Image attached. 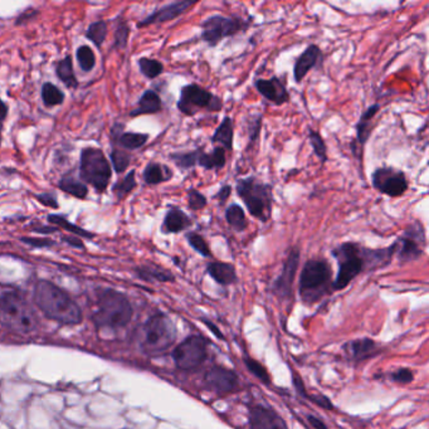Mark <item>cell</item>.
Segmentation results:
<instances>
[{
  "mask_svg": "<svg viewBox=\"0 0 429 429\" xmlns=\"http://www.w3.org/2000/svg\"><path fill=\"white\" fill-rule=\"evenodd\" d=\"M137 64L140 68V72L147 77V80H155L160 74H164V64L155 58L142 57L137 61Z\"/></svg>",
  "mask_w": 429,
  "mask_h": 429,
  "instance_id": "cell-35",
  "label": "cell"
},
{
  "mask_svg": "<svg viewBox=\"0 0 429 429\" xmlns=\"http://www.w3.org/2000/svg\"><path fill=\"white\" fill-rule=\"evenodd\" d=\"M135 272L139 278H142L147 282H153V281L174 282L175 281V277L170 271L165 270V268L156 266V264H144V266L137 267Z\"/></svg>",
  "mask_w": 429,
  "mask_h": 429,
  "instance_id": "cell-28",
  "label": "cell"
},
{
  "mask_svg": "<svg viewBox=\"0 0 429 429\" xmlns=\"http://www.w3.org/2000/svg\"><path fill=\"white\" fill-rule=\"evenodd\" d=\"M185 239H186L188 245H191V250L196 252L198 254H200L202 257H213V253H212V250L209 247L208 242H207V239L203 237L202 234L198 233L196 231L186 232Z\"/></svg>",
  "mask_w": 429,
  "mask_h": 429,
  "instance_id": "cell-34",
  "label": "cell"
},
{
  "mask_svg": "<svg viewBox=\"0 0 429 429\" xmlns=\"http://www.w3.org/2000/svg\"><path fill=\"white\" fill-rule=\"evenodd\" d=\"M252 429H288L282 418L276 411L266 407H253L250 411Z\"/></svg>",
  "mask_w": 429,
  "mask_h": 429,
  "instance_id": "cell-20",
  "label": "cell"
},
{
  "mask_svg": "<svg viewBox=\"0 0 429 429\" xmlns=\"http://www.w3.org/2000/svg\"><path fill=\"white\" fill-rule=\"evenodd\" d=\"M34 301L39 310L62 325H77L82 321V313L72 297L49 281H39L34 288Z\"/></svg>",
  "mask_w": 429,
  "mask_h": 429,
  "instance_id": "cell-2",
  "label": "cell"
},
{
  "mask_svg": "<svg viewBox=\"0 0 429 429\" xmlns=\"http://www.w3.org/2000/svg\"><path fill=\"white\" fill-rule=\"evenodd\" d=\"M175 365L182 370H193L207 359V341L202 336H191L172 351Z\"/></svg>",
  "mask_w": 429,
  "mask_h": 429,
  "instance_id": "cell-13",
  "label": "cell"
},
{
  "mask_svg": "<svg viewBox=\"0 0 429 429\" xmlns=\"http://www.w3.org/2000/svg\"><path fill=\"white\" fill-rule=\"evenodd\" d=\"M381 111V104H370L367 110L362 112L359 120L355 123V139L350 144L351 153L355 156L356 160L362 165V155H364V147L369 142L372 132L375 128L374 118Z\"/></svg>",
  "mask_w": 429,
  "mask_h": 429,
  "instance_id": "cell-14",
  "label": "cell"
},
{
  "mask_svg": "<svg viewBox=\"0 0 429 429\" xmlns=\"http://www.w3.org/2000/svg\"><path fill=\"white\" fill-rule=\"evenodd\" d=\"M236 194L243 202L248 213L261 223H268L273 213V185L264 183L254 175L237 179Z\"/></svg>",
  "mask_w": 429,
  "mask_h": 429,
  "instance_id": "cell-3",
  "label": "cell"
},
{
  "mask_svg": "<svg viewBox=\"0 0 429 429\" xmlns=\"http://www.w3.org/2000/svg\"><path fill=\"white\" fill-rule=\"evenodd\" d=\"M20 240L25 245H31L33 248H47L55 245L53 240L46 238H31V237H22Z\"/></svg>",
  "mask_w": 429,
  "mask_h": 429,
  "instance_id": "cell-48",
  "label": "cell"
},
{
  "mask_svg": "<svg viewBox=\"0 0 429 429\" xmlns=\"http://www.w3.org/2000/svg\"><path fill=\"white\" fill-rule=\"evenodd\" d=\"M111 160H112V165H114L115 172L117 174H121L129 168L130 163H131V155L123 150L114 149L111 151Z\"/></svg>",
  "mask_w": 429,
  "mask_h": 429,
  "instance_id": "cell-44",
  "label": "cell"
},
{
  "mask_svg": "<svg viewBox=\"0 0 429 429\" xmlns=\"http://www.w3.org/2000/svg\"><path fill=\"white\" fill-rule=\"evenodd\" d=\"M224 218L228 226L233 229L236 233H243L248 229V221L245 215V209L237 203H231L226 208Z\"/></svg>",
  "mask_w": 429,
  "mask_h": 429,
  "instance_id": "cell-29",
  "label": "cell"
},
{
  "mask_svg": "<svg viewBox=\"0 0 429 429\" xmlns=\"http://www.w3.org/2000/svg\"><path fill=\"white\" fill-rule=\"evenodd\" d=\"M251 25L252 19L248 20L240 17H227L222 14H214L203 20L200 25L202 28L200 38L209 48H215L226 38L234 37L248 31Z\"/></svg>",
  "mask_w": 429,
  "mask_h": 429,
  "instance_id": "cell-8",
  "label": "cell"
},
{
  "mask_svg": "<svg viewBox=\"0 0 429 429\" xmlns=\"http://www.w3.org/2000/svg\"><path fill=\"white\" fill-rule=\"evenodd\" d=\"M196 4V1H189V0H179V1H174L170 4H166V6L156 9L150 15H147V18L142 19L137 27L142 28V27H147V25L172 22L174 19L182 17L183 14L191 9V6H194Z\"/></svg>",
  "mask_w": 429,
  "mask_h": 429,
  "instance_id": "cell-18",
  "label": "cell"
},
{
  "mask_svg": "<svg viewBox=\"0 0 429 429\" xmlns=\"http://www.w3.org/2000/svg\"><path fill=\"white\" fill-rule=\"evenodd\" d=\"M142 178L145 184L159 185L170 182L174 178V172L165 164L151 161L147 164L145 170L142 172Z\"/></svg>",
  "mask_w": 429,
  "mask_h": 429,
  "instance_id": "cell-26",
  "label": "cell"
},
{
  "mask_svg": "<svg viewBox=\"0 0 429 429\" xmlns=\"http://www.w3.org/2000/svg\"><path fill=\"white\" fill-rule=\"evenodd\" d=\"M55 74L58 76V79L69 88H76L79 86V81L76 79V74H74V63H72V58L67 55L64 57L63 60L57 63V67H55Z\"/></svg>",
  "mask_w": 429,
  "mask_h": 429,
  "instance_id": "cell-31",
  "label": "cell"
},
{
  "mask_svg": "<svg viewBox=\"0 0 429 429\" xmlns=\"http://www.w3.org/2000/svg\"><path fill=\"white\" fill-rule=\"evenodd\" d=\"M372 186L379 194L389 198L404 196L409 189V180L404 170L394 166H381L372 172Z\"/></svg>",
  "mask_w": 429,
  "mask_h": 429,
  "instance_id": "cell-12",
  "label": "cell"
},
{
  "mask_svg": "<svg viewBox=\"0 0 429 429\" xmlns=\"http://www.w3.org/2000/svg\"><path fill=\"white\" fill-rule=\"evenodd\" d=\"M0 130H1V123H0ZM0 144H1V136H0Z\"/></svg>",
  "mask_w": 429,
  "mask_h": 429,
  "instance_id": "cell-56",
  "label": "cell"
},
{
  "mask_svg": "<svg viewBox=\"0 0 429 429\" xmlns=\"http://www.w3.org/2000/svg\"><path fill=\"white\" fill-rule=\"evenodd\" d=\"M58 188L62 191H64V193H67L69 196H74L77 199H85L88 194L87 185L80 180L74 179V177H71V175L63 177L58 183Z\"/></svg>",
  "mask_w": 429,
  "mask_h": 429,
  "instance_id": "cell-33",
  "label": "cell"
},
{
  "mask_svg": "<svg viewBox=\"0 0 429 429\" xmlns=\"http://www.w3.org/2000/svg\"><path fill=\"white\" fill-rule=\"evenodd\" d=\"M193 224L194 222L183 209L170 207L165 213L160 229L163 234H179L186 232L189 228L193 227Z\"/></svg>",
  "mask_w": 429,
  "mask_h": 429,
  "instance_id": "cell-21",
  "label": "cell"
},
{
  "mask_svg": "<svg viewBox=\"0 0 429 429\" xmlns=\"http://www.w3.org/2000/svg\"><path fill=\"white\" fill-rule=\"evenodd\" d=\"M57 231H58V228L46 227V226L33 228V232H37V233H55Z\"/></svg>",
  "mask_w": 429,
  "mask_h": 429,
  "instance_id": "cell-53",
  "label": "cell"
},
{
  "mask_svg": "<svg viewBox=\"0 0 429 429\" xmlns=\"http://www.w3.org/2000/svg\"><path fill=\"white\" fill-rule=\"evenodd\" d=\"M332 287V264L325 258H311L301 271L299 292L306 304H313Z\"/></svg>",
  "mask_w": 429,
  "mask_h": 429,
  "instance_id": "cell-5",
  "label": "cell"
},
{
  "mask_svg": "<svg viewBox=\"0 0 429 429\" xmlns=\"http://www.w3.org/2000/svg\"><path fill=\"white\" fill-rule=\"evenodd\" d=\"M42 100L47 107H55V106L63 104L64 93H62L61 90L53 83L47 82L42 87Z\"/></svg>",
  "mask_w": 429,
  "mask_h": 429,
  "instance_id": "cell-38",
  "label": "cell"
},
{
  "mask_svg": "<svg viewBox=\"0 0 429 429\" xmlns=\"http://www.w3.org/2000/svg\"><path fill=\"white\" fill-rule=\"evenodd\" d=\"M204 383L212 392L227 394L234 390V388L238 384V376L233 370L222 367H213L205 373Z\"/></svg>",
  "mask_w": 429,
  "mask_h": 429,
  "instance_id": "cell-19",
  "label": "cell"
},
{
  "mask_svg": "<svg viewBox=\"0 0 429 429\" xmlns=\"http://www.w3.org/2000/svg\"><path fill=\"white\" fill-rule=\"evenodd\" d=\"M149 137L150 136L147 134H140V132H123L118 136L117 142L125 150H137L147 144Z\"/></svg>",
  "mask_w": 429,
  "mask_h": 429,
  "instance_id": "cell-36",
  "label": "cell"
},
{
  "mask_svg": "<svg viewBox=\"0 0 429 429\" xmlns=\"http://www.w3.org/2000/svg\"><path fill=\"white\" fill-rule=\"evenodd\" d=\"M395 253L400 264H409L418 261L424 254L427 245V234L423 223L414 221L403 231L402 236L394 240Z\"/></svg>",
  "mask_w": 429,
  "mask_h": 429,
  "instance_id": "cell-11",
  "label": "cell"
},
{
  "mask_svg": "<svg viewBox=\"0 0 429 429\" xmlns=\"http://www.w3.org/2000/svg\"><path fill=\"white\" fill-rule=\"evenodd\" d=\"M390 379L399 384H408L413 381V372L407 368L398 369L390 375Z\"/></svg>",
  "mask_w": 429,
  "mask_h": 429,
  "instance_id": "cell-47",
  "label": "cell"
},
{
  "mask_svg": "<svg viewBox=\"0 0 429 429\" xmlns=\"http://www.w3.org/2000/svg\"><path fill=\"white\" fill-rule=\"evenodd\" d=\"M227 165V151L221 147H214L210 153H205L204 147H200L198 155L196 166L204 170H222Z\"/></svg>",
  "mask_w": 429,
  "mask_h": 429,
  "instance_id": "cell-23",
  "label": "cell"
},
{
  "mask_svg": "<svg viewBox=\"0 0 429 429\" xmlns=\"http://www.w3.org/2000/svg\"><path fill=\"white\" fill-rule=\"evenodd\" d=\"M186 196H188V208L191 212H200L203 209L207 208L208 198L204 196L202 191H198L196 188H189L186 191Z\"/></svg>",
  "mask_w": 429,
  "mask_h": 429,
  "instance_id": "cell-43",
  "label": "cell"
},
{
  "mask_svg": "<svg viewBox=\"0 0 429 429\" xmlns=\"http://www.w3.org/2000/svg\"><path fill=\"white\" fill-rule=\"evenodd\" d=\"M47 219H48V222H50L52 224H55V226L61 227L62 229L68 231V232L76 234V236H80V237H83V238L87 239H93V237H95V234L88 232V231L83 229V228L76 226V224H72L71 222H68L67 219H66L64 217H62V215L49 214Z\"/></svg>",
  "mask_w": 429,
  "mask_h": 429,
  "instance_id": "cell-37",
  "label": "cell"
},
{
  "mask_svg": "<svg viewBox=\"0 0 429 429\" xmlns=\"http://www.w3.org/2000/svg\"><path fill=\"white\" fill-rule=\"evenodd\" d=\"M253 86L266 101L275 106H283L291 101L286 82H283L278 76H272L270 79H254Z\"/></svg>",
  "mask_w": 429,
  "mask_h": 429,
  "instance_id": "cell-16",
  "label": "cell"
},
{
  "mask_svg": "<svg viewBox=\"0 0 429 429\" xmlns=\"http://www.w3.org/2000/svg\"><path fill=\"white\" fill-rule=\"evenodd\" d=\"M234 125L231 116H224L218 128L215 129L214 134L210 137V142L214 147H221L232 153L233 151Z\"/></svg>",
  "mask_w": 429,
  "mask_h": 429,
  "instance_id": "cell-24",
  "label": "cell"
},
{
  "mask_svg": "<svg viewBox=\"0 0 429 429\" xmlns=\"http://www.w3.org/2000/svg\"><path fill=\"white\" fill-rule=\"evenodd\" d=\"M207 273L221 286H231L238 282V276L234 264L213 261L207 264Z\"/></svg>",
  "mask_w": 429,
  "mask_h": 429,
  "instance_id": "cell-22",
  "label": "cell"
},
{
  "mask_svg": "<svg viewBox=\"0 0 429 429\" xmlns=\"http://www.w3.org/2000/svg\"><path fill=\"white\" fill-rule=\"evenodd\" d=\"M0 324L18 334H32L37 330V315L23 297L8 292L0 297Z\"/></svg>",
  "mask_w": 429,
  "mask_h": 429,
  "instance_id": "cell-6",
  "label": "cell"
},
{
  "mask_svg": "<svg viewBox=\"0 0 429 429\" xmlns=\"http://www.w3.org/2000/svg\"><path fill=\"white\" fill-rule=\"evenodd\" d=\"M325 55L322 49L318 44L311 43L307 46L305 50L301 53L294 63V83L300 85L305 80L308 72L315 68L322 67Z\"/></svg>",
  "mask_w": 429,
  "mask_h": 429,
  "instance_id": "cell-17",
  "label": "cell"
},
{
  "mask_svg": "<svg viewBox=\"0 0 429 429\" xmlns=\"http://www.w3.org/2000/svg\"><path fill=\"white\" fill-rule=\"evenodd\" d=\"M80 177L87 184L93 185L98 193H104L112 177L110 161L97 147H86L81 151Z\"/></svg>",
  "mask_w": 429,
  "mask_h": 429,
  "instance_id": "cell-9",
  "label": "cell"
},
{
  "mask_svg": "<svg viewBox=\"0 0 429 429\" xmlns=\"http://www.w3.org/2000/svg\"><path fill=\"white\" fill-rule=\"evenodd\" d=\"M163 110V101L159 93L154 90H147L142 93V97L137 101V107L131 111V116H142V115H154Z\"/></svg>",
  "mask_w": 429,
  "mask_h": 429,
  "instance_id": "cell-25",
  "label": "cell"
},
{
  "mask_svg": "<svg viewBox=\"0 0 429 429\" xmlns=\"http://www.w3.org/2000/svg\"><path fill=\"white\" fill-rule=\"evenodd\" d=\"M76 55H77V61H79L81 69L83 72L93 71L95 66H96V55L93 53L91 47L81 46L80 48L77 49Z\"/></svg>",
  "mask_w": 429,
  "mask_h": 429,
  "instance_id": "cell-42",
  "label": "cell"
},
{
  "mask_svg": "<svg viewBox=\"0 0 429 429\" xmlns=\"http://www.w3.org/2000/svg\"><path fill=\"white\" fill-rule=\"evenodd\" d=\"M137 337L140 348L145 354L159 355L174 343L177 330L172 320L164 313H158L151 316L142 326Z\"/></svg>",
  "mask_w": 429,
  "mask_h": 429,
  "instance_id": "cell-7",
  "label": "cell"
},
{
  "mask_svg": "<svg viewBox=\"0 0 429 429\" xmlns=\"http://www.w3.org/2000/svg\"><path fill=\"white\" fill-rule=\"evenodd\" d=\"M199 151H200V147L189 150V151H175L169 155V159L172 160L174 165L177 166L180 172H188L196 168Z\"/></svg>",
  "mask_w": 429,
  "mask_h": 429,
  "instance_id": "cell-30",
  "label": "cell"
},
{
  "mask_svg": "<svg viewBox=\"0 0 429 429\" xmlns=\"http://www.w3.org/2000/svg\"><path fill=\"white\" fill-rule=\"evenodd\" d=\"M343 349L351 359L364 360V359H368L370 356L374 355L376 350H378V346L372 339L364 337V339H358L354 341H350L349 343L345 345Z\"/></svg>",
  "mask_w": 429,
  "mask_h": 429,
  "instance_id": "cell-27",
  "label": "cell"
},
{
  "mask_svg": "<svg viewBox=\"0 0 429 429\" xmlns=\"http://www.w3.org/2000/svg\"><path fill=\"white\" fill-rule=\"evenodd\" d=\"M6 115H8V106L3 100H0V123L6 120Z\"/></svg>",
  "mask_w": 429,
  "mask_h": 429,
  "instance_id": "cell-54",
  "label": "cell"
},
{
  "mask_svg": "<svg viewBox=\"0 0 429 429\" xmlns=\"http://www.w3.org/2000/svg\"><path fill=\"white\" fill-rule=\"evenodd\" d=\"M395 253L394 243L384 248H368L358 242H343L332 251L339 271L332 288L340 291L348 287L364 271L384 268L390 264Z\"/></svg>",
  "mask_w": 429,
  "mask_h": 429,
  "instance_id": "cell-1",
  "label": "cell"
},
{
  "mask_svg": "<svg viewBox=\"0 0 429 429\" xmlns=\"http://www.w3.org/2000/svg\"><path fill=\"white\" fill-rule=\"evenodd\" d=\"M307 137H308L310 145L313 147L315 156L324 165V164L327 163V160H329V155H327V145H326L325 140H324V137L321 135V132L318 131V130H313L311 126H308Z\"/></svg>",
  "mask_w": 429,
  "mask_h": 429,
  "instance_id": "cell-32",
  "label": "cell"
},
{
  "mask_svg": "<svg viewBox=\"0 0 429 429\" xmlns=\"http://www.w3.org/2000/svg\"><path fill=\"white\" fill-rule=\"evenodd\" d=\"M204 324H205V325L208 326L209 330H210V332H213V334H214L215 336H218V339H222V340H223V339H224V336H223V334H222V332H219V330H218V329H217V327H215V325H213V324H212V322H210V321H204Z\"/></svg>",
  "mask_w": 429,
  "mask_h": 429,
  "instance_id": "cell-55",
  "label": "cell"
},
{
  "mask_svg": "<svg viewBox=\"0 0 429 429\" xmlns=\"http://www.w3.org/2000/svg\"><path fill=\"white\" fill-rule=\"evenodd\" d=\"M223 107L222 97L196 83H188L180 88L177 109L184 116H196L200 111L217 114L221 112Z\"/></svg>",
  "mask_w": 429,
  "mask_h": 429,
  "instance_id": "cell-10",
  "label": "cell"
},
{
  "mask_svg": "<svg viewBox=\"0 0 429 429\" xmlns=\"http://www.w3.org/2000/svg\"><path fill=\"white\" fill-rule=\"evenodd\" d=\"M130 36V28L125 20H118L116 31H115V42L112 48L123 49L128 46V39Z\"/></svg>",
  "mask_w": 429,
  "mask_h": 429,
  "instance_id": "cell-45",
  "label": "cell"
},
{
  "mask_svg": "<svg viewBox=\"0 0 429 429\" xmlns=\"http://www.w3.org/2000/svg\"><path fill=\"white\" fill-rule=\"evenodd\" d=\"M247 132H248V147L247 149H251L253 145H256L257 142H259V135L262 131V125H264V117L261 114L252 115L247 121Z\"/></svg>",
  "mask_w": 429,
  "mask_h": 429,
  "instance_id": "cell-39",
  "label": "cell"
},
{
  "mask_svg": "<svg viewBox=\"0 0 429 429\" xmlns=\"http://www.w3.org/2000/svg\"><path fill=\"white\" fill-rule=\"evenodd\" d=\"M132 318V307L125 294L106 288L98 296L97 311L93 315V322L101 329H121Z\"/></svg>",
  "mask_w": 429,
  "mask_h": 429,
  "instance_id": "cell-4",
  "label": "cell"
},
{
  "mask_svg": "<svg viewBox=\"0 0 429 429\" xmlns=\"http://www.w3.org/2000/svg\"><path fill=\"white\" fill-rule=\"evenodd\" d=\"M136 185H137V183H136V172L135 170H131L123 180L117 182L116 184L114 185L112 191L116 194L118 199H123L135 189Z\"/></svg>",
  "mask_w": 429,
  "mask_h": 429,
  "instance_id": "cell-41",
  "label": "cell"
},
{
  "mask_svg": "<svg viewBox=\"0 0 429 429\" xmlns=\"http://www.w3.org/2000/svg\"><path fill=\"white\" fill-rule=\"evenodd\" d=\"M245 364L247 369L251 372L252 374L254 375L257 379L264 381V383H270V374L268 372L264 369L262 364L253 360L251 358H245Z\"/></svg>",
  "mask_w": 429,
  "mask_h": 429,
  "instance_id": "cell-46",
  "label": "cell"
},
{
  "mask_svg": "<svg viewBox=\"0 0 429 429\" xmlns=\"http://www.w3.org/2000/svg\"><path fill=\"white\" fill-rule=\"evenodd\" d=\"M232 191H233V186L232 185H222L219 191H217V194L213 196V199L218 200L221 205H224L228 202V199L232 196Z\"/></svg>",
  "mask_w": 429,
  "mask_h": 429,
  "instance_id": "cell-49",
  "label": "cell"
},
{
  "mask_svg": "<svg viewBox=\"0 0 429 429\" xmlns=\"http://www.w3.org/2000/svg\"><path fill=\"white\" fill-rule=\"evenodd\" d=\"M310 424L313 425L315 429H329L326 427L325 423L322 421H320L319 418L313 417V416H308L307 417Z\"/></svg>",
  "mask_w": 429,
  "mask_h": 429,
  "instance_id": "cell-52",
  "label": "cell"
},
{
  "mask_svg": "<svg viewBox=\"0 0 429 429\" xmlns=\"http://www.w3.org/2000/svg\"><path fill=\"white\" fill-rule=\"evenodd\" d=\"M107 23L104 20H97L87 28L86 37L93 41L96 47H101L107 37Z\"/></svg>",
  "mask_w": 429,
  "mask_h": 429,
  "instance_id": "cell-40",
  "label": "cell"
},
{
  "mask_svg": "<svg viewBox=\"0 0 429 429\" xmlns=\"http://www.w3.org/2000/svg\"><path fill=\"white\" fill-rule=\"evenodd\" d=\"M36 198H37L38 202L41 203V204H43L46 207L55 209L58 208L57 198H55V194H52V193H42V194L36 196Z\"/></svg>",
  "mask_w": 429,
  "mask_h": 429,
  "instance_id": "cell-50",
  "label": "cell"
},
{
  "mask_svg": "<svg viewBox=\"0 0 429 429\" xmlns=\"http://www.w3.org/2000/svg\"><path fill=\"white\" fill-rule=\"evenodd\" d=\"M62 240L66 242L67 245H72L74 248H82V250L85 248V245L81 242L80 239L74 238L72 236H63Z\"/></svg>",
  "mask_w": 429,
  "mask_h": 429,
  "instance_id": "cell-51",
  "label": "cell"
},
{
  "mask_svg": "<svg viewBox=\"0 0 429 429\" xmlns=\"http://www.w3.org/2000/svg\"><path fill=\"white\" fill-rule=\"evenodd\" d=\"M301 251L299 245H294L288 250L287 258L283 264L282 271L272 285V291L281 299H288L292 294L294 278L299 271Z\"/></svg>",
  "mask_w": 429,
  "mask_h": 429,
  "instance_id": "cell-15",
  "label": "cell"
}]
</instances>
